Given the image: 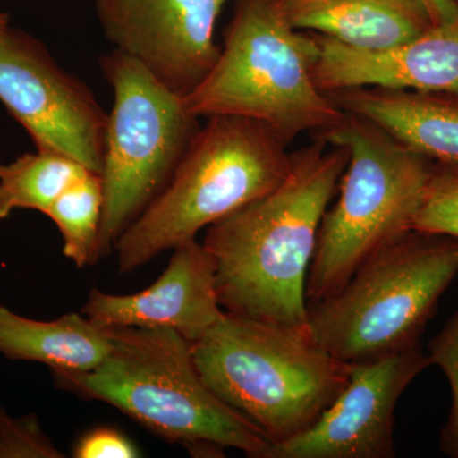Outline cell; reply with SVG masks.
<instances>
[{
	"instance_id": "cell-14",
	"label": "cell",
	"mask_w": 458,
	"mask_h": 458,
	"mask_svg": "<svg viewBox=\"0 0 458 458\" xmlns=\"http://www.w3.org/2000/svg\"><path fill=\"white\" fill-rule=\"evenodd\" d=\"M442 167L458 170V93L358 87L327 93Z\"/></svg>"
},
{
	"instance_id": "cell-8",
	"label": "cell",
	"mask_w": 458,
	"mask_h": 458,
	"mask_svg": "<svg viewBox=\"0 0 458 458\" xmlns=\"http://www.w3.org/2000/svg\"><path fill=\"white\" fill-rule=\"evenodd\" d=\"M114 90L108 114L98 260L170 182L200 129L181 96L172 92L137 60L122 51L101 57Z\"/></svg>"
},
{
	"instance_id": "cell-20",
	"label": "cell",
	"mask_w": 458,
	"mask_h": 458,
	"mask_svg": "<svg viewBox=\"0 0 458 458\" xmlns=\"http://www.w3.org/2000/svg\"><path fill=\"white\" fill-rule=\"evenodd\" d=\"M428 357L432 366L439 367L451 387L452 405L447 423L441 432V448L447 456L458 458V312L441 333L428 344Z\"/></svg>"
},
{
	"instance_id": "cell-15",
	"label": "cell",
	"mask_w": 458,
	"mask_h": 458,
	"mask_svg": "<svg viewBox=\"0 0 458 458\" xmlns=\"http://www.w3.org/2000/svg\"><path fill=\"white\" fill-rule=\"evenodd\" d=\"M288 22L360 49H385L433 27L423 0H278Z\"/></svg>"
},
{
	"instance_id": "cell-19",
	"label": "cell",
	"mask_w": 458,
	"mask_h": 458,
	"mask_svg": "<svg viewBox=\"0 0 458 458\" xmlns=\"http://www.w3.org/2000/svg\"><path fill=\"white\" fill-rule=\"evenodd\" d=\"M414 231L458 240V170L436 165L415 216Z\"/></svg>"
},
{
	"instance_id": "cell-13",
	"label": "cell",
	"mask_w": 458,
	"mask_h": 458,
	"mask_svg": "<svg viewBox=\"0 0 458 458\" xmlns=\"http://www.w3.org/2000/svg\"><path fill=\"white\" fill-rule=\"evenodd\" d=\"M315 82L324 93L378 89L458 93V18L385 49H360L313 33Z\"/></svg>"
},
{
	"instance_id": "cell-24",
	"label": "cell",
	"mask_w": 458,
	"mask_h": 458,
	"mask_svg": "<svg viewBox=\"0 0 458 458\" xmlns=\"http://www.w3.org/2000/svg\"><path fill=\"white\" fill-rule=\"evenodd\" d=\"M8 16L4 13H0V32L4 31L8 27Z\"/></svg>"
},
{
	"instance_id": "cell-1",
	"label": "cell",
	"mask_w": 458,
	"mask_h": 458,
	"mask_svg": "<svg viewBox=\"0 0 458 458\" xmlns=\"http://www.w3.org/2000/svg\"><path fill=\"white\" fill-rule=\"evenodd\" d=\"M348 161L345 148L316 138L292 155L278 188L208 227L225 312L307 335V276Z\"/></svg>"
},
{
	"instance_id": "cell-22",
	"label": "cell",
	"mask_w": 458,
	"mask_h": 458,
	"mask_svg": "<svg viewBox=\"0 0 458 458\" xmlns=\"http://www.w3.org/2000/svg\"><path fill=\"white\" fill-rule=\"evenodd\" d=\"M140 452L137 445L111 427H98L80 437L73 448L77 458H135Z\"/></svg>"
},
{
	"instance_id": "cell-5",
	"label": "cell",
	"mask_w": 458,
	"mask_h": 458,
	"mask_svg": "<svg viewBox=\"0 0 458 458\" xmlns=\"http://www.w3.org/2000/svg\"><path fill=\"white\" fill-rule=\"evenodd\" d=\"M192 358L205 385L273 445L311 428L349 378V364L306 334L225 311Z\"/></svg>"
},
{
	"instance_id": "cell-12",
	"label": "cell",
	"mask_w": 458,
	"mask_h": 458,
	"mask_svg": "<svg viewBox=\"0 0 458 458\" xmlns=\"http://www.w3.org/2000/svg\"><path fill=\"white\" fill-rule=\"evenodd\" d=\"M82 313L102 327H165L198 342L225 315L216 262L203 243L174 247L167 267L149 288L128 295L93 288Z\"/></svg>"
},
{
	"instance_id": "cell-4",
	"label": "cell",
	"mask_w": 458,
	"mask_h": 458,
	"mask_svg": "<svg viewBox=\"0 0 458 458\" xmlns=\"http://www.w3.org/2000/svg\"><path fill=\"white\" fill-rule=\"evenodd\" d=\"M286 147L256 120L208 117L164 191L117 240L120 273H132L197 240L201 229L278 188L291 168Z\"/></svg>"
},
{
	"instance_id": "cell-9",
	"label": "cell",
	"mask_w": 458,
	"mask_h": 458,
	"mask_svg": "<svg viewBox=\"0 0 458 458\" xmlns=\"http://www.w3.org/2000/svg\"><path fill=\"white\" fill-rule=\"evenodd\" d=\"M0 101L38 150L69 157L101 174L108 114L40 41L9 26L0 32Z\"/></svg>"
},
{
	"instance_id": "cell-11",
	"label": "cell",
	"mask_w": 458,
	"mask_h": 458,
	"mask_svg": "<svg viewBox=\"0 0 458 458\" xmlns=\"http://www.w3.org/2000/svg\"><path fill=\"white\" fill-rule=\"evenodd\" d=\"M430 364L421 343L369 363L349 366L339 396L306 432L271 445L265 458H393L394 410L403 391Z\"/></svg>"
},
{
	"instance_id": "cell-2",
	"label": "cell",
	"mask_w": 458,
	"mask_h": 458,
	"mask_svg": "<svg viewBox=\"0 0 458 458\" xmlns=\"http://www.w3.org/2000/svg\"><path fill=\"white\" fill-rule=\"evenodd\" d=\"M113 348L87 372H53L57 387L101 401L194 457L225 448L265 458L273 445L205 385L192 344L171 328L107 327Z\"/></svg>"
},
{
	"instance_id": "cell-25",
	"label": "cell",
	"mask_w": 458,
	"mask_h": 458,
	"mask_svg": "<svg viewBox=\"0 0 458 458\" xmlns=\"http://www.w3.org/2000/svg\"><path fill=\"white\" fill-rule=\"evenodd\" d=\"M454 3H456V4H458V0H454Z\"/></svg>"
},
{
	"instance_id": "cell-6",
	"label": "cell",
	"mask_w": 458,
	"mask_h": 458,
	"mask_svg": "<svg viewBox=\"0 0 458 458\" xmlns=\"http://www.w3.org/2000/svg\"><path fill=\"white\" fill-rule=\"evenodd\" d=\"M344 147L349 161L336 204L318 229L306 283L307 303L336 293L370 256L414 231L436 164L375 123L345 114L318 135Z\"/></svg>"
},
{
	"instance_id": "cell-3",
	"label": "cell",
	"mask_w": 458,
	"mask_h": 458,
	"mask_svg": "<svg viewBox=\"0 0 458 458\" xmlns=\"http://www.w3.org/2000/svg\"><path fill=\"white\" fill-rule=\"evenodd\" d=\"M318 45L294 29L278 0H236L212 72L183 98L194 116L265 123L285 144L337 125L345 113L315 82Z\"/></svg>"
},
{
	"instance_id": "cell-21",
	"label": "cell",
	"mask_w": 458,
	"mask_h": 458,
	"mask_svg": "<svg viewBox=\"0 0 458 458\" xmlns=\"http://www.w3.org/2000/svg\"><path fill=\"white\" fill-rule=\"evenodd\" d=\"M5 457L63 458L65 454L44 433L35 414L14 419L0 406V458Z\"/></svg>"
},
{
	"instance_id": "cell-16",
	"label": "cell",
	"mask_w": 458,
	"mask_h": 458,
	"mask_svg": "<svg viewBox=\"0 0 458 458\" xmlns=\"http://www.w3.org/2000/svg\"><path fill=\"white\" fill-rule=\"evenodd\" d=\"M111 348L110 328L83 313L38 321L0 306V354L9 360L42 363L51 373L87 372L101 364Z\"/></svg>"
},
{
	"instance_id": "cell-7",
	"label": "cell",
	"mask_w": 458,
	"mask_h": 458,
	"mask_svg": "<svg viewBox=\"0 0 458 458\" xmlns=\"http://www.w3.org/2000/svg\"><path fill=\"white\" fill-rule=\"evenodd\" d=\"M458 276V240L412 231L363 262L336 293L307 306V335L342 363H369L421 343Z\"/></svg>"
},
{
	"instance_id": "cell-18",
	"label": "cell",
	"mask_w": 458,
	"mask_h": 458,
	"mask_svg": "<svg viewBox=\"0 0 458 458\" xmlns=\"http://www.w3.org/2000/svg\"><path fill=\"white\" fill-rule=\"evenodd\" d=\"M104 190L101 176L89 172L51 204L45 216L55 223L63 237V252L78 267L98 260Z\"/></svg>"
},
{
	"instance_id": "cell-10",
	"label": "cell",
	"mask_w": 458,
	"mask_h": 458,
	"mask_svg": "<svg viewBox=\"0 0 458 458\" xmlns=\"http://www.w3.org/2000/svg\"><path fill=\"white\" fill-rule=\"evenodd\" d=\"M231 0H96L102 31L114 49L140 62L185 98L212 72L222 47L216 21Z\"/></svg>"
},
{
	"instance_id": "cell-17",
	"label": "cell",
	"mask_w": 458,
	"mask_h": 458,
	"mask_svg": "<svg viewBox=\"0 0 458 458\" xmlns=\"http://www.w3.org/2000/svg\"><path fill=\"white\" fill-rule=\"evenodd\" d=\"M92 172L69 157L38 150L0 165V219L14 210L47 213L66 189Z\"/></svg>"
},
{
	"instance_id": "cell-23",
	"label": "cell",
	"mask_w": 458,
	"mask_h": 458,
	"mask_svg": "<svg viewBox=\"0 0 458 458\" xmlns=\"http://www.w3.org/2000/svg\"><path fill=\"white\" fill-rule=\"evenodd\" d=\"M434 26L451 22L458 18V4L454 0H423Z\"/></svg>"
}]
</instances>
